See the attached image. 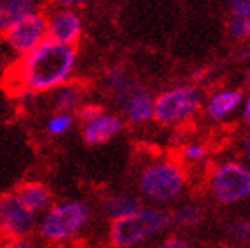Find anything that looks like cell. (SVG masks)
I'll return each instance as SVG.
<instances>
[{"label": "cell", "instance_id": "2e32d148", "mask_svg": "<svg viewBox=\"0 0 250 248\" xmlns=\"http://www.w3.org/2000/svg\"><path fill=\"white\" fill-rule=\"evenodd\" d=\"M140 207L142 202L133 195H108L101 202V211L105 213L106 218H110V222L133 215Z\"/></svg>", "mask_w": 250, "mask_h": 248}, {"label": "cell", "instance_id": "4dcf8cb0", "mask_svg": "<svg viewBox=\"0 0 250 248\" xmlns=\"http://www.w3.org/2000/svg\"><path fill=\"white\" fill-rule=\"evenodd\" d=\"M245 83H247V85H250V66H249V69L245 71Z\"/></svg>", "mask_w": 250, "mask_h": 248}, {"label": "cell", "instance_id": "4fadbf2b", "mask_svg": "<svg viewBox=\"0 0 250 248\" xmlns=\"http://www.w3.org/2000/svg\"><path fill=\"white\" fill-rule=\"evenodd\" d=\"M243 103V92L240 89H220L208 98L204 112L211 121H224L232 115Z\"/></svg>", "mask_w": 250, "mask_h": 248}, {"label": "cell", "instance_id": "1f68e13d", "mask_svg": "<svg viewBox=\"0 0 250 248\" xmlns=\"http://www.w3.org/2000/svg\"><path fill=\"white\" fill-rule=\"evenodd\" d=\"M0 243H2V238H0Z\"/></svg>", "mask_w": 250, "mask_h": 248}, {"label": "cell", "instance_id": "6da1fadb", "mask_svg": "<svg viewBox=\"0 0 250 248\" xmlns=\"http://www.w3.org/2000/svg\"><path fill=\"white\" fill-rule=\"evenodd\" d=\"M77 62V46H66L46 39L30 53L18 59L7 75V83L13 87L15 94H50L73 80Z\"/></svg>", "mask_w": 250, "mask_h": 248}, {"label": "cell", "instance_id": "9c48e42d", "mask_svg": "<svg viewBox=\"0 0 250 248\" xmlns=\"http://www.w3.org/2000/svg\"><path fill=\"white\" fill-rule=\"evenodd\" d=\"M5 44L11 48V52L18 57H23L30 53L34 48L46 41V20L44 13H38L29 18L15 23L9 30L2 34Z\"/></svg>", "mask_w": 250, "mask_h": 248}, {"label": "cell", "instance_id": "4316f807", "mask_svg": "<svg viewBox=\"0 0 250 248\" xmlns=\"http://www.w3.org/2000/svg\"><path fill=\"white\" fill-rule=\"evenodd\" d=\"M0 248H32L29 239H2Z\"/></svg>", "mask_w": 250, "mask_h": 248}, {"label": "cell", "instance_id": "9a60e30c", "mask_svg": "<svg viewBox=\"0 0 250 248\" xmlns=\"http://www.w3.org/2000/svg\"><path fill=\"white\" fill-rule=\"evenodd\" d=\"M85 103V87L80 82H67L50 92V105L53 112L73 114Z\"/></svg>", "mask_w": 250, "mask_h": 248}, {"label": "cell", "instance_id": "484cf974", "mask_svg": "<svg viewBox=\"0 0 250 248\" xmlns=\"http://www.w3.org/2000/svg\"><path fill=\"white\" fill-rule=\"evenodd\" d=\"M94 0H53L52 5H57V7H66V9H75L78 11L80 7H85V5L92 4Z\"/></svg>", "mask_w": 250, "mask_h": 248}, {"label": "cell", "instance_id": "30bf717a", "mask_svg": "<svg viewBox=\"0 0 250 248\" xmlns=\"http://www.w3.org/2000/svg\"><path fill=\"white\" fill-rule=\"evenodd\" d=\"M44 20L46 39L66 46H77L83 34V20L78 11L53 5L48 13H44Z\"/></svg>", "mask_w": 250, "mask_h": 248}, {"label": "cell", "instance_id": "5b68a950", "mask_svg": "<svg viewBox=\"0 0 250 248\" xmlns=\"http://www.w3.org/2000/svg\"><path fill=\"white\" fill-rule=\"evenodd\" d=\"M208 183L211 197L218 204H238L250 197V167L236 160L220 162L211 167Z\"/></svg>", "mask_w": 250, "mask_h": 248}, {"label": "cell", "instance_id": "d6986e66", "mask_svg": "<svg viewBox=\"0 0 250 248\" xmlns=\"http://www.w3.org/2000/svg\"><path fill=\"white\" fill-rule=\"evenodd\" d=\"M75 114H66V112H53L46 119L44 129L50 137H62L75 126Z\"/></svg>", "mask_w": 250, "mask_h": 248}, {"label": "cell", "instance_id": "8fae6325", "mask_svg": "<svg viewBox=\"0 0 250 248\" xmlns=\"http://www.w3.org/2000/svg\"><path fill=\"white\" fill-rule=\"evenodd\" d=\"M123 128H125V123L119 115L110 114L105 110L94 121L82 124V139L87 145L96 147V145H103V144L110 142L112 139H116L123 131Z\"/></svg>", "mask_w": 250, "mask_h": 248}, {"label": "cell", "instance_id": "f1b7e54d", "mask_svg": "<svg viewBox=\"0 0 250 248\" xmlns=\"http://www.w3.org/2000/svg\"><path fill=\"white\" fill-rule=\"evenodd\" d=\"M243 153H245V158H247V162L250 163V133L247 135L245 142H243Z\"/></svg>", "mask_w": 250, "mask_h": 248}, {"label": "cell", "instance_id": "ac0fdd59", "mask_svg": "<svg viewBox=\"0 0 250 248\" xmlns=\"http://www.w3.org/2000/svg\"><path fill=\"white\" fill-rule=\"evenodd\" d=\"M226 239L236 248L250 247V218H236L226 224Z\"/></svg>", "mask_w": 250, "mask_h": 248}, {"label": "cell", "instance_id": "44dd1931", "mask_svg": "<svg viewBox=\"0 0 250 248\" xmlns=\"http://www.w3.org/2000/svg\"><path fill=\"white\" fill-rule=\"evenodd\" d=\"M227 32L234 39H249L250 32V18L247 16H231L227 23Z\"/></svg>", "mask_w": 250, "mask_h": 248}, {"label": "cell", "instance_id": "e0dca14e", "mask_svg": "<svg viewBox=\"0 0 250 248\" xmlns=\"http://www.w3.org/2000/svg\"><path fill=\"white\" fill-rule=\"evenodd\" d=\"M204 218V211L197 202H183L176 206V209L170 213V222L181 229H192L199 225Z\"/></svg>", "mask_w": 250, "mask_h": 248}, {"label": "cell", "instance_id": "3957f363", "mask_svg": "<svg viewBox=\"0 0 250 248\" xmlns=\"http://www.w3.org/2000/svg\"><path fill=\"white\" fill-rule=\"evenodd\" d=\"M92 220L91 206L83 201H66L52 204L38 218L39 238L52 245L69 243L77 239Z\"/></svg>", "mask_w": 250, "mask_h": 248}, {"label": "cell", "instance_id": "cb8c5ba5", "mask_svg": "<svg viewBox=\"0 0 250 248\" xmlns=\"http://www.w3.org/2000/svg\"><path fill=\"white\" fill-rule=\"evenodd\" d=\"M147 248H192V243L181 236H168V238L160 239Z\"/></svg>", "mask_w": 250, "mask_h": 248}, {"label": "cell", "instance_id": "7a4b0ae2", "mask_svg": "<svg viewBox=\"0 0 250 248\" xmlns=\"http://www.w3.org/2000/svg\"><path fill=\"white\" fill-rule=\"evenodd\" d=\"M172 227L170 213L162 207H140L137 213L114 220L108 227V243L112 248H137L158 238Z\"/></svg>", "mask_w": 250, "mask_h": 248}, {"label": "cell", "instance_id": "d4e9b609", "mask_svg": "<svg viewBox=\"0 0 250 248\" xmlns=\"http://www.w3.org/2000/svg\"><path fill=\"white\" fill-rule=\"evenodd\" d=\"M229 7L234 16L250 18V0H229Z\"/></svg>", "mask_w": 250, "mask_h": 248}, {"label": "cell", "instance_id": "52a82bcc", "mask_svg": "<svg viewBox=\"0 0 250 248\" xmlns=\"http://www.w3.org/2000/svg\"><path fill=\"white\" fill-rule=\"evenodd\" d=\"M110 92L114 96L116 105L131 124H146L153 119L154 98L144 83L128 77Z\"/></svg>", "mask_w": 250, "mask_h": 248}, {"label": "cell", "instance_id": "f546056e", "mask_svg": "<svg viewBox=\"0 0 250 248\" xmlns=\"http://www.w3.org/2000/svg\"><path fill=\"white\" fill-rule=\"evenodd\" d=\"M204 75H206V69H197V71H193L192 73V80L193 82H199L204 78Z\"/></svg>", "mask_w": 250, "mask_h": 248}, {"label": "cell", "instance_id": "8992f818", "mask_svg": "<svg viewBox=\"0 0 250 248\" xmlns=\"http://www.w3.org/2000/svg\"><path fill=\"white\" fill-rule=\"evenodd\" d=\"M202 105L201 91L193 85H176L160 92L153 101V119L164 126L190 121Z\"/></svg>", "mask_w": 250, "mask_h": 248}, {"label": "cell", "instance_id": "83f0119b", "mask_svg": "<svg viewBox=\"0 0 250 248\" xmlns=\"http://www.w3.org/2000/svg\"><path fill=\"white\" fill-rule=\"evenodd\" d=\"M243 119H245V123L250 126V94L247 96V98H243Z\"/></svg>", "mask_w": 250, "mask_h": 248}, {"label": "cell", "instance_id": "603a6c76", "mask_svg": "<svg viewBox=\"0 0 250 248\" xmlns=\"http://www.w3.org/2000/svg\"><path fill=\"white\" fill-rule=\"evenodd\" d=\"M128 77H130V75H128V71H126L125 67L112 66L105 71V85L112 91V89H116L117 85H121Z\"/></svg>", "mask_w": 250, "mask_h": 248}, {"label": "cell", "instance_id": "7402d4cb", "mask_svg": "<svg viewBox=\"0 0 250 248\" xmlns=\"http://www.w3.org/2000/svg\"><path fill=\"white\" fill-rule=\"evenodd\" d=\"M105 112V108L100 105V103H83L80 108L75 112V119L78 121L80 124H85V123H91V121H94L96 117H100L101 114Z\"/></svg>", "mask_w": 250, "mask_h": 248}, {"label": "cell", "instance_id": "d6a6232c", "mask_svg": "<svg viewBox=\"0 0 250 248\" xmlns=\"http://www.w3.org/2000/svg\"><path fill=\"white\" fill-rule=\"evenodd\" d=\"M249 39H250V32H249Z\"/></svg>", "mask_w": 250, "mask_h": 248}, {"label": "cell", "instance_id": "ffe728a7", "mask_svg": "<svg viewBox=\"0 0 250 248\" xmlns=\"http://www.w3.org/2000/svg\"><path fill=\"white\" fill-rule=\"evenodd\" d=\"M208 156V147L202 142H188L181 147V158L187 163H199Z\"/></svg>", "mask_w": 250, "mask_h": 248}, {"label": "cell", "instance_id": "277c9868", "mask_svg": "<svg viewBox=\"0 0 250 248\" xmlns=\"http://www.w3.org/2000/svg\"><path fill=\"white\" fill-rule=\"evenodd\" d=\"M188 183L183 165L174 160H154L142 167L137 177L140 195L153 204H168L181 197Z\"/></svg>", "mask_w": 250, "mask_h": 248}, {"label": "cell", "instance_id": "ba28073f", "mask_svg": "<svg viewBox=\"0 0 250 248\" xmlns=\"http://www.w3.org/2000/svg\"><path fill=\"white\" fill-rule=\"evenodd\" d=\"M38 215L27 209L15 191L0 195V238L29 239L38 227Z\"/></svg>", "mask_w": 250, "mask_h": 248}, {"label": "cell", "instance_id": "7c38bea8", "mask_svg": "<svg viewBox=\"0 0 250 248\" xmlns=\"http://www.w3.org/2000/svg\"><path fill=\"white\" fill-rule=\"evenodd\" d=\"M44 0H0V36L21 20L43 13Z\"/></svg>", "mask_w": 250, "mask_h": 248}, {"label": "cell", "instance_id": "5bb4252c", "mask_svg": "<svg viewBox=\"0 0 250 248\" xmlns=\"http://www.w3.org/2000/svg\"><path fill=\"white\" fill-rule=\"evenodd\" d=\"M15 193L20 199V202L38 216L43 215L44 211L53 204L52 190L44 183H39V181L21 183L15 190Z\"/></svg>", "mask_w": 250, "mask_h": 248}]
</instances>
